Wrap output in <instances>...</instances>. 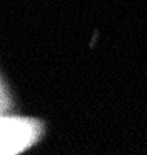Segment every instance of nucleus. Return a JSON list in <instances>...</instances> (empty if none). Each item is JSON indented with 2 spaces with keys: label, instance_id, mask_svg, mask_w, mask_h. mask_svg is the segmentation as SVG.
<instances>
[{
  "label": "nucleus",
  "instance_id": "f257e3e1",
  "mask_svg": "<svg viewBox=\"0 0 147 155\" xmlns=\"http://www.w3.org/2000/svg\"><path fill=\"white\" fill-rule=\"evenodd\" d=\"M47 135V123L30 115L0 113V155H20L36 147Z\"/></svg>",
  "mask_w": 147,
  "mask_h": 155
},
{
  "label": "nucleus",
  "instance_id": "f03ea898",
  "mask_svg": "<svg viewBox=\"0 0 147 155\" xmlns=\"http://www.w3.org/2000/svg\"><path fill=\"white\" fill-rule=\"evenodd\" d=\"M16 110V98L11 92L5 76L0 73V113H8Z\"/></svg>",
  "mask_w": 147,
  "mask_h": 155
}]
</instances>
